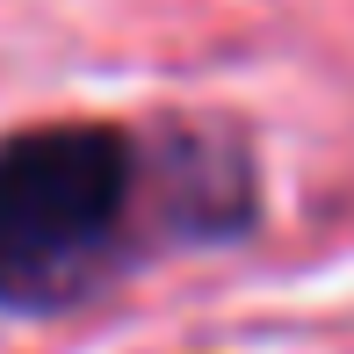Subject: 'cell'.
Returning <instances> with one entry per match:
<instances>
[{"label": "cell", "mask_w": 354, "mask_h": 354, "mask_svg": "<svg viewBox=\"0 0 354 354\" xmlns=\"http://www.w3.org/2000/svg\"><path fill=\"white\" fill-rule=\"evenodd\" d=\"M138 159L109 123H44L0 145V304H66L116 246Z\"/></svg>", "instance_id": "cell-1"}]
</instances>
